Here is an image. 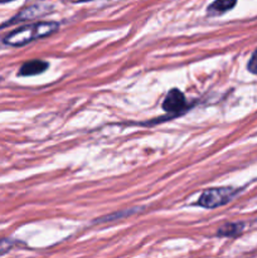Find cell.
<instances>
[{
    "label": "cell",
    "mask_w": 257,
    "mask_h": 258,
    "mask_svg": "<svg viewBox=\"0 0 257 258\" xmlns=\"http://www.w3.org/2000/svg\"><path fill=\"white\" fill-rule=\"evenodd\" d=\"M59 28V24L55 22H39L27 27L18 28L4 38V43L12 47H22L39 38L48 37L55 33Z\"/></svg>",
    "instance_id": "cell-1"
},
{
    "label": "cell",
    "mask_w": 257,
    "mask_h": 258,
    "mask_svg": "<svg viewBox=\"0 0 257 258\" xmlns=\"http://www.w3.org/2000/svg\"><path fill=\"white\" fill-rule=\"evenodd\" d=\"M185 97H184L183 92L176 90V88H173L166 95L165 100L163 102V108L166 112L178 113L181 108L185 107Z\"/></svg>",
    "instance_id": "cell-3"
},
{
    "label": "cell",
    "mask_w": 257,
    "mask_h": 258,
    "mask_svg": "<svg viewBox=\"0 0 257 258\" xmlns=\"http://www.w3.org/2000/svg\"><path fill=\"white\" fill-rule=\"evenodd\" d=\"M243 231V223H229L219 228L218 236L219 237H236Z\"/></svg>",
    "instance_id": "cell-7"
},
{
    "label": "cell",
    "mask_w": 257,
    "mask_h": 258,
    "mask_svg": "<svg viewBox=\"0 0 257 258\" xmlns=\"http://www.w3.org/2000/svg\"><path fill=\"white\" fill-rule=\"evenodd\" d=\"M247 68H248L249 72L257 76V49L252 53V57L249 59L248 64H247Z\"/></svg>",
    "instance_id": "cell-8"
},
{
    "label": "cell",
    "mask_w": 257,
    "mask_h": 258,
    "mask_svg": "<svg viewBox=\"0 0 257 258\" xmlns=\"http://www.w3.org/2000/svg\"><path fill=\"white\" fill-rule=\"evenodd\" d=\"M43 10H42V7H39V5H34V7H29L27 8V9L22 10V12L19 13L18 15H15L14 19L10 20L9 23H7L5 25L8 24H14V23L17 22H23V20H27V19H33V18L38 17L39 14H43ZM4 25V27H5Z\"/></svg>",
    "instance_id": "cell-6"
},
{
    "label": "cell",
    "mask_w": 257,
    "mask_h": 258,
    "mask_svg": "<svg viewBox=\"0 0 257 258\" xmlns=\"http://www.w3.org/2000/svg\"><path fill=\"white\" fill-rule=\"evenodd\" d=\"M13 246H14V242L10 241V239H2L0 241V254L7 253L8 251L12 249Z\"/></svg>",
    "instance_id": "cell-9"
},
{
    "label": "cell",
    "mask_w": 257,
    "mask_h": 258,
    "mask_svg": "<svg viewBox=\"0 0 257 258\" xmlns=\"http://www.w3.org/2000/svg\"><path fill=\"white\" fill-rule=\"evenodd\" d=\"M48 68V63L40 59H33L29 62H25L24 64L20 67L19 76H24V77H29V76L40 75L44 72Z\"/></svg>",
    "instance_id": "cell-4"
},
{
    "label": "cell",
    "mask_w": 257,
    "mask_h": 258,
    "mask_svg": "<svg viewBox=\"0 0 257 258\" xmlns=\"http://www.w3.org/2000/svg\"><path fill=\"white\" fill-rule=\"evenodd\" d=\"M236 4L237 0H214V2L209 5L207 13H208V15H211V17L223 14V13L233 9Z\"/></svg>",
    "instance_id": "cell-5"
},
{
    "label": "cell",
    "mask_w": 257,
    "mask_h": 258,
    "mask_svg": "<svg viewBox=\"0 0 257 258\" xmlns=\"http://www.w3.org/2000/svg\"><path fill=\"white\" fill-rule=\"evenodd\" d=\"M238 193L239 190L233 188L207 189L202 193L198 204L207 209L218 208V207H222L228 203V202H231Z\"/></svg>",
    "instance_id": "cell-2"
},
{
    "label": "cell",
    "mask_w": 257,
    "mask_h": 258,
    "mask_svg": "<svg viewBox=\"0 0 257 258\" xmlns=\"http://www.w3.org/2000/svg\"><path fill=\"white\" fill-rule=\"evenodd\" d=\"M13 2V0H0V3H10Z\"/></svg>",
    "instance_id": "cell-10"
}]
</instances>
